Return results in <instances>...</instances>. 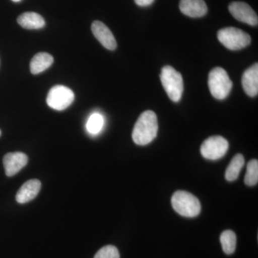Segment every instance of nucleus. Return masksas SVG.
Returning <instances> with one entry per match:
<instances>
[{
    "instance_id": "nucleus-1",
    "label": "nucleus",
    "mask_w": 258,
    "mask_h": 258,
    "mask_svg": "<svg viewBox=\"0 0 258 258\" xmlns=\"http://www.w3.org/2000/svg\"><path fill=\"white\" fill-rule=\"evenodd\" d=\"M158 120L156 113L152 111H144L134 125L132 139L137 145L145 146L157 137Z\"/></svg>"
},
{
    "instance_id": "nucleus-2",
    "label": "nucleus",
    "mask_w": 258,
    "mask_h": 258,
    "mask_svg": "<svg viewBox=\"0 0 258 258\" xmlns=\"http://www.w3.org/2000/svg\"><path fill=\"white\" fill-rule=\"evenodd\" d=\"M171 205L178 214L185 217H195L201 212V204L192 194L176 191L171 198Z\"/></svg>"
},
{
    "instance_id": "nucleus-3",
    "label": "nucleus",
    "mask_w": 258,
    "mask_h": 258,
    "mask_svg": "<svg viewBox=\"0 0 258 258\" xmlns=\"http://www.w3.org/2000/svg\"><path fill=\"white\" fill-rule=\"evenodd\" d=\"M160 79L163 88L171 101L179 102L184 90L182 76L171 66H164L161 70Z\"/></svg>"
},
{
    "instance_id": "nucleus-4",
    "label": "nucleus",
    "mask_w": 258,
    "mask_h": 258,
    "mask_svg": "<svg viewBox=\"0 0 258 258\" xmlns=\"http://www.w3.org/2000/svg\"><path fill=\"white\" fill-rule=\"evenodd\" d=\"M209 89L214 98L223 100L230 94L232 82L225 70L222 68H215L209 74Z\"/></svg>"
},
{
    "instance_id": "nucleus-5",
    "label": "nucleus",
    "mask_w": 258,
    "mask_h": 258,
    "mask_svg": "<svg viewBox=\"0 0 258 258\" xmlns=\"http://www.w3.org/2000/svg\"><path fill=\"white\" fill-rule=\"evenodd\" d=\"M217 38L226 48L230 50H242L251 42V37L247 32L233 27L219 30Z\"/></svg>"
},
{
    "instance_id": "nucleus-6",
    "label": "nucleus",
    "mask_w": 258,
    "mask_h": 258,
    "mask_svg": "<svg viewBox=\"0 0 258 258\" xmlns=\"http://www.w3.org/2000/svg\"><path fill=\"white\" fill-rule=\"evenodd\" d=\"M75 99L72 90L66 86L57 85L50 90L47 96V104L56 111H63L69 108Z\"/></svg>"
},
{
    "instance_id": "nucleus-7",
    "label": "nucleus",
    "mask_w": 258,
    "mask_h": 258,
    "mask_svg": "<svg viewBox=\"0 0 258 258\" xmlns=\"http://www.w3.org/2000/svg\"><path fill=\"white\" fill-rule=\"evenodd\" d=\"M228 148V142L225 138L220 136H215L203 142L200 148V152L205 159L217 160L225 155Z\"/></svg>"
},
{
    "instance_id": "nucleus-8",
    "label": "nucleus",
    "mask_w": 258,
    "mask_h": 258,
    "mask_svg": "<svg viewBox=\"0 0 258 258\" xmlns=\"http://www.w3.org/2000/svg\"><path fill=\"white\" fill-rule=\"evenodd\" d=\"M228 8L231 15L236 20L252 26H257V15L247 3L243 2H234L229 5Z\"/></svg>"
},
{
    "instance_id": "nucleus-9",
    "label": "nucleus",
    "mask_w": 258,
    "mask_h": 258,
    "mask_svg": "<svg viewBox=\"0 0 258 258\" xmlns=\"http://www.w3.org/2000/svg\"><path fill=\"white\" fill-rule=\"evenodd\" d=\"M28 157L22 152L8 153L3 158L5 174L13 176L18 174L28 164Z\"/></svg>"
},
{
    "instance_id": "nucleus-10",
    "label": "nucleus",
    "mask_w": 258,
    "mask_h": 258,
    "mask_svg": "<svg viewBox=\"0 0 258 258\" xmlns=\"http://www.w3.org/2000/svg\"><path fill=\"white\" fill-rule=\"evenodd\" d=\"M91 30L93 35L103 47L110 50H114L116 48L115 37L105 24L101 21H94L91 25Z\"/></svg>"
},
{
    "instance_id": "nucleus-11",
    "label": "nucleus",
    "mask_w": 258,
    "mask_h": 258,
    "mask_svg": "<svg viewBox=\"0 0 258 258\" xmlns=\"http://www.w3.org/2000/svg\"><path fill=\"white\" fill-rule=\"evenodd\" d=\"M179 9L181 13L193 18L205 16L208 10L204 0H181Z\"/></svg>"
},
{
    "instance_id": "nucleus-12",
    "label": "nucleus",
    "mask_w": 258,
    "mask_h": 258,
    "mask_svg": "<svg viewBox=\"0 0 258 258\" xmlns=\"http://www.w3.org/2000/svg\"><path fill=\"white\" fill-rule=\"evenodd\" d=\"M242 87L247 96L254 97L258 93V64L253 66L244 71L242 78Z\"/></svg>"
},
{
    "instance_id": "nucleus-13",
    "label": "nucleus",
    "mask_w": 258,
    "mask_h": 258,
    "mask_svg": "<svg viewBox=\"0 0 258 258\" xmlns=\"http://www.w3.org/2000/svg\"><path fill=\"white\" fill-rule=\"evenodd\" d=\"M41 189V183L37 179H30L26 181L18 190L16 200L18 203L25 204L36 198Z\"/></svg>"
},
{
    "instance_id": "nucleus-14",
    "label": "nucleus",
    "mask_w": 258,
    "mask_h": 258,
    "mask_svg": "<svg viewBox=\"0 0 258 258\" xmlns=\"http://www.w3.org/2000/svg\"><path fill=\"white\" fill-rule=\"evenodd\" d=\"M18 23L23 28L28 30H37L43 28L45 25V20L36 13H25L18 18Z\"/></svg>"
},
{
    "instance_id": "nucleus-15",
    "label": "nucleus",
    "mask_w": 258,
    "mask_h": 258,
    "mask_svg": "<svg viewBox=\"0 0 258 258\" xmlns=\"http://www.w3.org/2000/svg\"><path fill=\"white\" fill-rule=\"evenodd\" d=\"M53 57L47 52H39L32 57L30 62V71L37 75L49 69L53 63Z\"/></svg>"
},
{
    "instance_id": "nucleus-16",
    "label": "nucleus",
    "mask_w": 258,
    "mask_h": 258,
    "mask_svg": "<svg viewBox=\"0 0 258 258\" xmlns=\"http://www.w3.org/2000/svg\"><path fill=\"white\" fill-rule=\"evenodd\" d=\"M244 164L243 156L240 154H236L231 160L225 172V179L229 181H233L238 178Z\"/></svg>"
},
{
    "instance_id": "nucleus-17",
    "label": "nucleus",
    "mask_w": 258,
    "mask_h": 258,
    "mask_svg": "<svg viewBox=\"0 0 258 258\" xmlns=\"http://www.w3.org/2000/svg\"><path fill=\"white\" fill-rule=\"evenodd\" d=\"M220 242L225 254H232L235 252L237 245V237L233 231H224L220 235Z\"/></svg>"
},
{
    "instance_id": "nucleus-18",
    "label": "nucleus",
    "mask_w": 258,
    "mask_h": 258,
    "mask_svg": "<svg viewBox=\"0 0 258 258\" xmlns=\"http://www.w3.org/2000/svg\"><path fill=\"white\" fill-rule=\"evenodd\" d=\"M104 125V118L103 115L98 113H94L88 118L86 123V129L89 134L96 135L99 134Z\"/></svg>"
},
{
    "instance_id": "nucleus-19",
    "label": "nucleus",
    "mask_w": 258,
    "mask_h": 258,
    "mask_svg": "<svg viewBox=\"0 0 258 258\" xmlns=\"http://www.w3.org/2000/svg\"><path fill=\"white\" fill-rule=\"evenodd\" d=\"M258 181V161L257 159L249 161L247 165V171L244 176V183L247 186H254Z\"/></svg>"
},
{
    "instance_id": "nucleus-20",
    "label": "nucleus",
    "mask_w": 258,
    "mask_h": 258,
    "mask_svg": "<svg viewBox=\"0 0 258 258\" xmlns=\"http://www.w3.org/2000/svg\"><path fill=\"white\" fill-rule=\"evenodd\" d=\"M94 258H120V254L115 246L106 245L97 252Z\"/></svg>"
},
{
    "instance_id": "nucleus-21",
    "label": "nucleus",
    "mask_w": 258,
    "mask_h": 258,
    "mask_svg": "<svg viewBox=\"0 0 258 258\" xmlns=\"http://www.w3.org/2000/svg\"><path fill=\"white\" fill-rule=\"evenodd\" d=\"M136 4L140 7H147L152 5L154 0H134Z\"/></svg>"
},
{
    "instance_id": "nucleus-22",
    "label": "nucleus",
    "mask_w": 258,
    "mask_h": 258,
    "mask_svg": "<svg viewBox=\"0 0 258 258\" xmlns=\"http://www.w3.org/2000/svg\"><path fill=\"white\" fill-rule=\"evenodd\" d=\"M12 1L14 2V3H19V2L21 1V0H12Z\"/></svg>"
},
{
    "instance_id": "nucleus-23",
    "label": "nucleus",
    "mask_w": 258,
    "mask_h": 258,
    "mask_svg": "<svg viewBox=\"0 0 258 258\" xmlns=\"http://www.w3.org/2000/svg\"><path fill=\"white\" fill-rule=\"evenodd\" d=\"M0 136H1V131H0Z\"/></svg>"
}]
</instances>
